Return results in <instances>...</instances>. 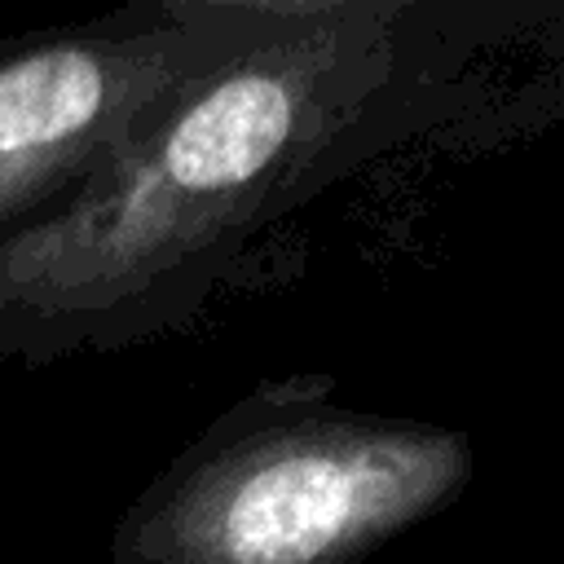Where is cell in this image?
Masks as SVG:
<instances>
[{
	"mask_svg": "<svg viewBox=\"0 0 564 564\" xmlns=\"http://www.w3.org/2000/svg\"><path fill=\"white\" fill-rule=\"evenodd\" d=\"M436 0H264L44 216L0 238V361L128 348L392 141L432 128L485 26Z\"/></svg>",
	"mask_w": 564,
	"mask_h": 564,
	"instance_id": "1",
	"label": "cell"
},
{
	"mask_svg": "<svg viewBox=\"0 0 564 564\" xmlns=\"http://www.w3.org/2000/svg\"><path fill=\"white\" fill-rule=\"evenodd\" d=\"M471 471L463 427L339 405L330 375L264 379L137 489L110 564H361Z\"/></svg>",
	"mask_w": 564,
	"mask_h": 564,
	"instance_id": "2",
	"label": "cell"
},
{
	"mask_svg": "<svg viewBox=\"0 0 564 564\" xmlns=\"http://www.w3.org/2000/svg\"><path fill=\"white\" fill-rule=\"evenodd\" d=\"M264 0H132L0 44V238L57 207Z\"/></svg>",
	"mask_w": 564,
	"mask_h": 564,
	"instance_id": "3",
	"label": "cell"
}]
</instances>
